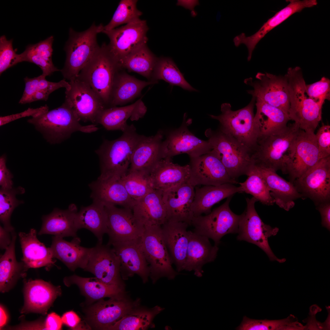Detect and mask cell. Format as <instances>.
<instances>
[{"label":"cell","mask_w":330,"mask_h":330,"mask_svg":"<svg viewBox=\"0 0 330 330\" xmlns=\"http://www.w3.org/2000/svg\"><path fill=\"white\" fill-rule=\"evenodd\" d=\"M142 135L138 134L135 127L131 124L128 125L118 138L112 141L104 140L95 151L99 157L101 170L98 178L121 179L126 175L133 151Z\"/></svg>","instance_id":"obj_1"},{"label":"cell","mask_w":330,"mask_h":330,"mask_svg":"<svg viewBox=\"0 0 330 330\" xmlns=\"http://www.w3.org/2000/svg\"><path fill=\"white\" fill-rule=\"evenodd\" d=\"M300 130L294 123L275 134L259 137L252 156L254 164L286 174Z\"/></svg>","instance_id":"obj_2"},{"label":"cell","mask_w":330,"mask_h":330,"mask_svg":"<svg viewBox=\"0 0 330 330\" xmlns=\"http://www.w3.org/2000/svg\"><path fill=\"white\" fill-rule=\"evenodd\" d=\"M285 76L289 91L290 118L300 129L314 132L321 119L324 102L316 101L309 97L300 67L289 68Z\"/></svg>","instance_id":"obj_3"},{"label":"cell","mask_w":330,"mask_h":330,"mask_svg":"<svg viewBox=\"0 0 330 330\" xmlns=\"http://www.w3.org/2000/svg\"><path fill=\"white\" fill-rule=\"evenodd\" d=\"M121 69L103 43L80 72L77 78L87 84L106 107L109 106L116 75Z\"/></svg>","instance_id":"obj_4"},{"label":"cell","mask_w":330,"mask_h":330,"mask_svg":"<svg viewBox=\"0 0 330 330\" xmlns=\"http://www.w3.org/2000/svg\"><path fill=\"white\" fill-rule=\"evenodd\" d=\"M103 27L102 24L97 26L94 23L82 32L70 29L69 38L64 47L66 61L64 67L60 71L64 79L70 81L78 77L99 48L97 35L101 33Z\"/></svg>","instance_id":"obj_5"},{"label":"cell","mask_w":330,"mask_h":330,"mask_svg":"<svg viewBox=\"0 0 330 330\" xmlns=\"http://www.w3.org/2000/svg\"><path fill=\"white\" fill-rule=\"evenodd\" d=\"M205 134L232 178L247 175L254 165L250 149L220 129H208Z\"/></svg>","instance_id":"obj_6"},{"label":"cell","mask_w":330,"mask_h":330,"mask_svg":"<svg viewBox=\"0 0 330 330\" xmlns=\"http://www.w3.org/2000/svg\"><path fill=\"white\" fill-rule=\"evenodd\" d=\"M255 101V97L252 96L247 106L235 111L232 110L229 103H224L221 105V114L210 115L212 118L219 121L221 131L235 138L252 153L259 137L258 131L254 121Z\"/></svg>","instance_id":"obj_7"},{"label":"cell","mask_w":330,"mask_h":330,"mask_svg":"<svg viewBox=\"0 0 330 330\" xmlns=\"http://www.w3.org/2000/svg\"><path fill=\"white\" fill-rule=\"evenodd\" d=\"M28 122L48 134L54 143L60 142L73 133H91L97 130V125L83 126L69 106L65 102L60 106L31 117Z\"/></svg>","instance_id":"obj_8"},{"label":"cell","mask_w":330,"mask_h":330,"mask_svg":"<svg viewBox=\"0 0 330 330\" xmlns=\"http://www.w3.org/2000/svg\"><path fill=\"white\" fill-rule=\"evenodd\" d=\"M140 244L153 281L162 277L173 279L179 274L172 266L173 262L163 238L161 226L145 228Z\"/></svg>","instance_id":"obj_9"},{"label":"cell","mask_w":330,"mask_h":330,"mask_svg":"<svg viewBox=\"0 0 330 330\" xmlns=\"http://www.w3.org/2000/svg\"><path fill=\"white\" fill-rule=\"evenodd\" d=\"M246 201L247 207L241 215L237 239L257 245L264 251L271 261L284 262L286 259L277 257L271 249L268 241L269 238L277 234L279 229L272 228L263 222L255 209V204L258 201L256 199L253 197L250 199L247 198Z\"/></svg>","instance_id":"obj_10"},{"label":"cell","mask_w":330,"mask_h":330,"mask_svg":"<svg viewBox=\"0 0 330 330\" xmlns=\"http://www.w3.org/2000/svg\"><path fill=\"white\" fill-rule=\"evenodd\" d=\"M232 196L206 215L193 217L191 225L194 227V232L211 239L217 246L225 235L237 233L241 215H236L230 209L229 204Z\"/></svg>","instance_id":"obj_11"},{"label":"cell","mask_w":330,"mask_h":330,"mask_svg":"<svg viewBox=\"0 0 330 330\" xmlns=\"http://www.w3.org/2000/svg\"><path fill=\"white\" fill-rule=\"evenodd\" d=\"M146 21L140 19L119 28L102 31L110 40L108 50L118 63L140 46L147 44L148 30Z\"/></svg>","instance_id":"obj_12"},{"label":"cell","mask_w":330,"mask_h":330,"mask_svg":"<svg viewBox=\"0 0 330 330\" xmlns=\"http://www.w3.org/2000/svg\"><path fill=\"white\" fill-rule=\"evenodd\" d=\"M188 181L192 185L216 186L238 183L230 176L218 152L212 149L201 156L190 158Z\"/></svg>","instance_id":"obj_13"},{"label":"cell","mask_w":330,"mask_h":330,"mask_svg":"<svg viewBox=\"0 0 330 330\" xmlns=\"http://www.w3.org/2000/svg\"><path fill=\"white\" fill-rule=\"evenodd\" d=\"M69 82L70 88L66 90L64 102L79 121L96 124L98 116L106 107L91 88L78 78Z\"/></svg>","instance_id":"obj_14"},{"label":"cell","mask_w":330,"mask_h":330,"mask_svg":"<svg viewBox=\"0 0 330 330\" xmlns=\"http://www.w3.org/2000/svg\"><path fill=\"white\" fill-rule=\"evenodd\" d=\"M256 80L251 78L245 83L252 86L254 90L248 92L256 99L282 110L288 115L290 107L288 83L285 76L258 72Z\"/></svg>","instance_id":"obj_15"},{"label":"cell","mask_w":330,"mask_h":330,"mask_svg":"<svg viewBox=\"0 0 330 330\" xmlns=\"http://www.w3.org/2000/svg\"><path fill=\"white\" fill-rule=\"evenodd\" d=\"M293 183L302 198H309L315 205L330 200V156L320 160Z\"/></svg>","instance_id":"obj_16"},{"label":"cell","mask_w":330,"mask_h":330,"mask_svg":"<svg viewBox=\"0 0 330 330\" xmlns=\"http://www.w3.org/2000/svg\"><path fill=\"white\" fill-rule=\"evenodd\" d=\"M107 218V244L141 239L145 228L136 219L132 210L104 205Z\"/></svg>","instance_id":"obj_17"},{"label":"cell","mask_w":330,"mask_h":330,"mask_svg":"<svg viewBox=\"0 0 330 330\" xmlns=\"http://www.w3.org/2000/svg\"><path fill=\"white\" fill-rule=\"evenodd\" d=\"M134 303L125 299L123 295L103 299L91 305L86 312V319L89 325L94 329L108 330L116 322L135 308Z\"/></svg>","instance_id":"obj_18"},{"label":"cell","mask_w":330,"mask_h":330,"mask_svg":"<svg viewBox=\"0 0 330 330\" xmlns=\"http://www.w3.org/2000/svg\"><path fill=\"white\" fill-rule=\"evenodd\" d=\"M119 258L110 246L97 242L92 248L84 270L93 274L101 282L122 287Z\"/></svg>","instance_id":"obj_19"},{"label":"cell","mask_w":330,"mask_h":330,"mask_svg":"<svg viewBox=\"0 0 330 330\" xmlns=\"http://www.w3.org/2000/svg\"><path fill=\"white\" fill-rule=\"evenodd\" d=\"M191 122V120L187 119L186 114H185L181 126L165 134L167 151L165 158H171L182 153L187 154L190 158L196 157L210 152L213 149L208 140L200 139L189 131L188 127Z\"/></svg>","instance_id":"obj_20"},{"label":"cell","mask_w":330,"mask_h":330,"mask_svg":"<svg viewBox=\"0 0 330 330\" xmlns=\"http://www.w3.org/2000/svg\"><path fill=\"white\" fill-rule=\"evenodd\" d=\"M321 159L314 132L300 129L293 154L287 166L286 174L289 175L290 181L293 183Z\"/></svg>","instance_id":"obj_21"},{"label":"cell","mask_w":330,"mask_h":330,"mask_svg":"<svg viewBox=\"0 0 330 330\" xmlns=\"http://www.w3.org/2000/svg\"><path fill=\"white\" fill-rule=\"evenodd\" d=\"M164 136L161 130L154 135H142L133 151L128 172L141 171L149 174L158 162L166 158L167 147Z\"/></svg>","instance_id":"obj_22"},{"label":"cell","mask_w":330,"mask_h":330,"mask_svg":"<svg viewBox=\"0 0 330 330\" xmlns=\"http://www.w3.org/2000/svg\"><path fill=\"white\" fill-rule=\"evenodd\" d=\"M140 240L116 242L111 245L119 260L122 278L136 274L145 282L150 275V268L141 246Z\"/></svg>","instance_id":"obj_23"},{"label":"cell","mask_w":330,"mask_h":330,"mask_svg":"<svg viewBox=\"0 0 330 330\" xmlns=\"http://www.w3.org/2000/svg\"><path fill=\"white\" fill-rule=\"evenodd\" d=\"M24 303L20 313H35L43 315L61 294L59 286L41 280H30L24 286Z\"/></svg>","instance_id":"obj_24"},{"label":"cell","mask_w":330,"mask_h":330,"mask_svg":"<svg viewBox=\"0 0 330 330\" xmlns=\"http://www.w3.org/2000/svg\"><path fill=\"white\" fill-rule=\"evenodd\" d=\"M194 187L187 180L163 191V198L167 219L184 222L191 225L193 217L191 207L195 195Z\"/></svg>","instance_id":"obj_25"},{"label":"cell","mask_w":330,"mask_h":330,"mask_svg":"<svg viewBox=\"0 0 330 330\" xmlns=\"http://www.w3.org/2000/svg\"><path fill=\"white\" fill-rule=\"evenodd\" d=\"M189 224L168 219L161 226L162 234L173 263L178 272L184 270L189 242Z\"/></svg>","instance_id":"obj_26"},{"label":"cell","mask_w":330,"mask_h":330,"mask_svg":"<svg viewBox=\"0 0 330 330\" xmlns=\"http://www.w3.org/2000/svg\"><path fill=\"white\" fill-rule=\"evenodd\" d=\"M289 4L281 9L272 17L264 23L260 29L254 34L246 36L242 33L237 37L236 42L238 45L244 44L248 50V56L251 57L252 52L259 42L271 30L282 23L291 15L301 12L306 8H310L316 5V0H286Z\"/></svg>","instance_id":"obj_27"},{"label":"cell","mask_w":330,"mask_h":330,"mask_svg":"<svg viewBox=\"0 0 330 330\" xmlns=\"http://www.w3.org/2000/svg\"><path fill=\"white\" fill-rule=\"evenodd\" d=\"M163 191L153 189L135 201L132 211L137 221L145 228L161 226L167 220L163 198Z\"/></svg>","instance_id":"obj_28"},{"label":"cell","mask_w":330,"mask_h":330,"mask_svg":"<svg viewBox=\"0 0 330 330\" xmlns=\"http://www.w3.org/2000/svg\"><path fill=\"white\" fill-rule=\"evenodd\" d=\"M93 201L104 205H119L132 210L135 200L130 196L121 179L98 178L89 184Z\"/></svg>","instance_id":"obj_29"},{"label":"cell","mask_w":330,"mask_h":330,"mask_svg":"<svg viewBox=\"0 0 330 330\" xmlns=\"http://www.w3.org/2000/svg\"><path fill=\"white\" fill-rule=\"evenodd\" d=\"M189 242L184 270L193 271L197 277L202 276V267L213 261L218 250V246H212L208 238L189 231Z\"/></svg>","instance_id":"obj_30"},{"label":"cell","mask_w":330,"mask_h":330,"mask_svg":"<svg viewBox=\"0 0 330 330\" xmlns=\"http://www.w3.org/2000/svg\"><path fill=\"white\" fill-rule=\"evenodd\" d=\"M36 230L31 229L27 233H19L23 254L22 261L29 269L45 267L47 270L55 265L50 247L47 248L37 237Z\"/></svg>","instance_id":"obj_31"},{"label":"cell","mask_w":330,"mask_h":330,"mask_svg":"<svg viewBox=\"0 0 330 330\" xmlns=\"http://www.w3.org/2000/svg\"><path fill=\"white\" fill-rule=\"evenodd\" d=\"M78 211L74 204H70L65 210L54 208L50 213L42 216V227L38 234H50L63 238L77 237L76 218Z\"/></svg>","instance_id":"obj_32"},{"label":"cell","mask_w":330,"mask_h":330,"mask_svg":"<svg viewBox=\"0 0 330 330\" xmlns=\"http://www.w3.org/2000/svg\"><path fill=\"white\" fill-rule=\"evenodd\" d=\"M81 240L78 237H73L70 242L63 238L54 236L50 248L53 258L64 263L71 270L77 269L84 270L87 264L91 248L80 245Z\"/></svg>","instance_id":"obj_33"},{"label":"cell","mask_w":330,"mask_h":330,"mask_svg":"<svg viewBox=\"0 0 330 330\" xmlns=\"http://www.w3.org/2000/svg\"><path fill=\"white\" fill-rule=\"evenodd\" d=\"M255 165L266 182L275 204L280 207L288 211L295 206V200L302 198L293 183L273 170Z\"/></svg>","instance_id":"obj_34"},{"label":"cell","mask_w":330,"mask_h":330,"mask_svg":"<svg viewBox=\"0 0 330 330\" xmlns=\"http://www.w3.org/2000/svg\"><path fill=\"white\" fill-rule=\"evenodd\" d=\"M147 108L141 99L130 105L121 107H107L98 116L96 124H100L108 130H120L123 132L128 125L127 120H138L145 114Z\"/></svg>","instance_id":"obj_35"},{"label":"cell","mask_w":330,"mask_h":330,"mask_svg":"<svg viewBox=\"0 0 330 330\" xmlns=\"http://www.w3.org/2000/svg\"><path fill=\"white\" fill-rule=\"evenodd\" d=\"M171 158H165L158 162L149 173L153 188L166 190L188 180L189 164L181 166L173 163Z\"/></svg>","instance_id":"obj_36"},{"label":"cell","mask_w":330,"mask_h":330,"mask_svg":"<svg viewBox=\"0 0 330 330\" xmlns=\"http://www.w3.org/2000/svg\"><path fill=\"white\" fill-rule=\"evenodd\" d=\"M237 193H241L240 187L231 184L196 188L191 207L193 217L210 213L212 207L215 204Z\"/></svg>","instance_id":"obj_37"},{"label":"cell","mask_w":330,"mask_h":330,"mask_svg":"<svg viewBox=\"0 0 330 330\" xmlns=\"http://www.w3.org/2000/svg\"><path fill=\"white\" fill-rule=\"evenodd\" d=\"M120 69L116 74L112 86L109 107L122 105L131 101L139 95L142 89L158 82L139 80Z\"/></svg>","instance_id":"obj_38"},{"label":"cell","mask_w":330,"mask_h":330,"mask_svg":"<svg viewBox=\"0 0 330 330\" xmlns=\"http://www.w3.org/2000/svg\"><path fill=\"white\" fill-rule=\"evenodd\" d=\"M11 243L0 258V291L7 292L15 285L20 279L25 277L29 269L23 261L18 262L15 252L16 235L12 233Z\"/></svg>","instance_id":"obj_39"},{"label":"cell","mask_w":330,"mask_h":330,"mask_svg":"<svg viewBox=\"0 0 330 330\" xmlns=\"http://www.w3.org/2000/svg\"><path fill=\"white\" fill-rule=\"evenodd\" d=\"M255 104L256 112L254 121L259 137L275 134L288 126L291 119L282 110L256 99Z\"/></svg>","instance_id":"obj_40"},{"label":"cell","mask_w":330,"mask_h":330,"mask_svg":"<svg viewBox=\"0 0 330 330\" xmlns=\"http://www.w3.org/2000/svg\"><path fill=\"white\" fill-rule=\"evenodd\" d=\"M63 282L67 286L77 285L82 294L91 301L120 296L123 293V287L106 284L95 277H83L74 274L65 277Z\"/></svg>","instance_id":"obj_41"},{"label":"cell","mask_w":330,"mask_h":330,"mask_svg":"<svg viewBox=\"0 0 330 330\" xmlns=\"http://www.w3.org/2000/svg\"><path fill=\"white\" fill-rule=\"evenodd\" d=\"M76 223L78 230L86 229L102 243L103 237L107 231V215L104 205L93 201L90 205L82 207L77 213Z\"/></svg>","instance_id":"obj_42"},{"label":"cell","mask_w":330,"mask_h":330,"mask_svg":"<svg viewBox=\"0 0 330 330\" xmlns=\"http://www.w3.org/2000/svg\"><path fill=\"white\" fill-rule=\"evenodd\" d=\"M53 40V36H51L35 44L28 45L20 54V62L27 61L35 64L41 68L42 74L46 76L60 71L54 66L52 61Z\"/></svg>","instance_id":"obj_43"},{"label":"cell","mask_w":330,"mask_h":330,"mask_svg":"<svg viewBox=\"0 0 330 330\" xmlns=\"http://www.w3.org/2000/svg\"><path fill=\"white\" fill-rule=\"evenodd\" d=\"M158 58L146 44L132 52L121 61L118 65L121 69L137 73L150 81Z\"/></svg>","instance_id":"obj_44"},{"label":"cell","mask_w":330,"mask_h":330,"mask_svg":"<svg viewBox=\"0 0 330 330\" xmlns=\"http://www.w3.org/2000/svg\"><path fill=\"white\" fill-rule=\"evenodd\" d=\"M160 80L185 90L197 91L186 81L174 62L169 57L158 58L154 69L150 81L158 82Z\"/></svg>","instance_id":"obj_45"},{"label":"cell","mask_w":330,"mask_h":330,"mask_svg":"<svg viewBox=\"0 0 330 330\" xmlns=\"http://www.w3.org/2000/svg\"><path fill=\"white\" fill-rule=\"evenodd\" d=\"M163 308L156 306L151 310H136L122 317L109 327V330H145L150 326L154 318Z\"/></svg>","instance_id":"obj_46"},{"label":"cell","mask_w":330,"mask_h":330,"mask_svg":"<svg viewBox=\"0 0 330 330\" xmlns=\"http://www.w3.org/2000/svg\"><path fill=\"white\" fill-rule=\"evenodd\" d=\"M305 328L298 322L297 318L290 314L282 319L269 320L251 319L243 317L240 324L236 328L238 330H302Z\"/></svg>","instance_id":"obj_47"},{"label":"cell","mask_w":330,"mask_h":330,"mask_svg":"<svg viewBox=\"0 0 330 330\" xmlns=\"http://www.w3.org/2000/svg\"><path fill=\"white\" fill-rule=\"evenodd\" d=\"M247 178L243 182L238 183L241 193L249 194L262 204L272 205L275 204L270 190L264 178L255 164L247 175Z\"/></svg>","instance_id":"obj_48"},{"label":"cell","mask_w":330,"mask_h":330,"mask_svg":"<svg viewBox=\"0 0 330 330\" xmlns=\"http://www.w3.org/2000/svg\"><path fill=\"white\" fill-rule=\"evenodd\" d=\"M25 192L24 189L21 186L10 189H0V220L3 227L11 233L15 231L10 222L12 214L17 207L24 203L23 201L17 200L16 196Z\"/></svg>","instance_id":"obj_49"},{"label":"cell","mask_w":330,"mask_h":330,"mask_svg":"<svg viewBox=\"0 0 330 330\" xmlns=\"http://www.w3.org/2000/svg\"><path fill=\"white\" fill-rule=\"evenodd\" d=\"M121 180L128 194L135 201L153 189L149 174L143 172H128Z\"/></svg>","instance_id":"obj_50"},{"label":"cell","mask_w":330,"mask_h":330,"mask_svg":"<svg viewBox=\"0 0 330 330\" xmlns=\"http://www.w3.org/2000/svg\"><path fill=\"white\" fill-rule=\"evenodd\" d=\"M46 76L42 74L33 78L25 77L24 79L25 87L19 103L21 104L28 103L29 99L36 92L42 90L54 91L61 88L68 90L70 88L69 82L64 79L58 82H53L47 81Z\"/></svg>","instance_id":"obj_51"},{"label":"cell","mask_w":330,"mask_h":330,"mask_svg":"<svg viewBox=\"0 0 330 330\" xmlns=\"http://www.w3.org/2000/svg\"><path fill=\"white\" fill-rule=\"evenodd\" d=\"M137 0H122L119 2L110 22L102 31H109L123 24L140 19L142 13L137 8Z\"/></svg>","instance_id":"obj_52"},{"label":"cell","mask_w":330,"mask_h":330,"mask_svg":"<svg viewBox=\"0 0 330 330\" xmlns=\"http://www.w3.org/2000/svg\"><path fill=\"white\" fill-rule=\"evenodd\" d=\"M13 39H7L5 35L0 37V74L20 63V54L14 49Z\"/></svg>","instance_id":"obj_53"},{"label":"cell","mask_w":330,"mask_h":330,"mask_svg":"<svg viewBox=\"0 0 330 330\" xmlns=\"http://www.w3.org/2000/svg\"><path fill=\"white\" fill-rule=\"evenodd\" d=\"M306 88L309 97L316 101L330 99V80L327 78L323 77L319 81L306 84Z\"/></svg>","instance_id":"obj_54"},{"label":"cell","mask_w":330,"mask_h":330,"mask_svg":"<svg viewBox=\"0 0 330 330\" xmlns=\"http://www.w3.org/2000/svg\"><path fill=\"white\" fill-rule=\"evenodd\" d=\"M320 157L330 156V126L323 125L315 134Z\"/></svg>","instance_id":"obj_55"},{"label":"cell","mask_w":330,"mask_h":330,"mask_svg":"<svg viewBox=\"0 0 330 330\" xmlns=\"http://www.w3.org/2000/svg\"><path fill=\"white\" fill-rule=\"evenodd\" d=\"M49 110L47 105L35 108H29L22 112L0 117V126H2L13 121L20 118L28 116L32 117L38 116Z\"/></svg>","instance_id":"obj_56"},{"label":"cell","mask_w":330,"mask_h":330,"mask_svg":"<svg viewBox=\"0 0 330 330\" xmlns=\"http://www.w3.org/2000/svg\"><path fill=\"white\" fill-rule=\"evenodd\" d=\"M6 163V156L3 155L0 158V185L2 189H10L13 188V175L7 168Z\"/></svg>","instance_id":"obj_57"},{"label":"cell","mask_w":330,"mask_h":330,"mask_svg":"<svg viewBox=\"0 0 330 330\" xmlns=\"http://www.w3.org/2000/svg\"><path fill=\"white\" fill-rule=\"evenodd\" d=\"M317 209L320 213L323 226L330 230V200L316 205Z\"/></svg>","instance_id":"obj_58"},{"label":"cell","mask_w":330,"mask_h":330,"mask_svg":"<svg viewBox=\"0 0 330 330\" xmlns=\"http://www.w3.org/2000/svg\"><path fill=\"white\" fill-rule=\"evenodd\" d=\"M63 322L59 316L54 312L49 314L44 323L45 330H59L62 328Z\"/></svg>","instance_id":"obj_59"},{"label":"cell","mask_w":330,"mask_h":330,"mask_svg":"<svg viewBox=\"0 0 330 330\" xmlns=\"http://www.w3.org/2000/svg\"><path fill=\"white\" fill-rule=\"evenodd\" d=\"M61 318L63 323L72 329L80 325L81 319L75 312L70 311L64 313Z\"/></svg>","instance_id":"obj_60"},{"label":"cell","mask_w":330,"mask_h":330,"mask_svg":"<svg viewBox=\"0 0 330 330\" xmlns=\"http://www.w3.org/2000/svg\"><path fill=\"white\" fill-rule=\"evenodd\" d=\"M12 238V233L0 226V247L1 249L6 250L10 245Z\"/></svg>","instance_id":"obj_61"},{"label":"cell","mask_w":330,"mask_h":330,"mask_svg":"<svg viewBox=\"0 0 330 330\" xmlns=\"http://www.w3.org/2000/svg\"><path fill=\"white\" fill-rule=\"evenodd\" d=\"M52 92V91L49 90H42L36 92L29 99L28 103L39 100L46 101Z\"/></svg>","instance_id":"obj_62"},{"label":"cell","mask_w":330,"mask_h":330,"mask_svg":"<svg viewBox=\"0 0 330 330\" xmlns=\"http://www.w3.org/2000/svg\"><path fill=\"white\" fill-rule=\"evenodd\" d=\"M0 327L1 329L6 324L8 320V315L6 310L1 305L0 307Z\"/></svg>","instance_id":"obj_63"}]
</instances>
